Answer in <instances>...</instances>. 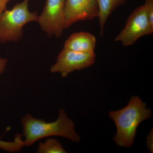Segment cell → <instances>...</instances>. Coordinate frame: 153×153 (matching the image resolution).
Instances as JSON below:
<instances>
[{"label":"cell","instance_id":"obj_10","mask_svg":"<svg viewBox=\"0 0 153 153\" xmlns=\"http://www.w3.org/2000/svg\"><path fill=\"white\" fill-rule=\"evenodd\" d=\"M37 152L38 153H66L62 145L57 140L48 138L44 143H40Z\"/></svg>","mask_w":153,"mask_h":153},{"label":"cell","instance_id":"obj_11","mask_svg":"<svg viewBox=\"0 0 153 153\" xmlns=\"http://www.w3.org/2000/svg\"><path fill=\"white\" fill-rule=\"evenodd\" d=\"M25 146L21 134H17L13 141H5L0 139V149L8 152H19Z\"/></svg>","mask_w":153,"mask_h":153},{"label":"cell","instance_id":"obj_8","mask_svg":"<svg viewBox=\"0 0 153 153\" xmlns=\"http://www.w3.org/2000/svg\"><path fill=\"white\" fill-rule=\"evenodd\" d=\"M96 39L92 34L87 32H78L72 34L65 41L64 47L75 52L94 53Z\"/></svg>","mask_w":153,"mask_h":153},{"label":"cell","instance_id":"obj_4","mask_svg":"<svg viewBox=\"0 0 153 153\" xmlns=\"http://www.w3.org/2000/svg\"><path fill=\"white\" fill-rule=\"evenodd\" d=\"M153 33L144 4L136 8L130 15L125 27L115 38L114 41L120 42L124 47L134 44L143 36Z\"/></svg>","mask_w":153,"mask_h":153},{"label":"cell","instance_id":"obj_6","mask_svg":"<svg viewBox=\"0 0 153 153\" xmlns=\"http://www.w3.org/2000/svg\"><path fill=\"white\" fill-rule=\"evenodd\" d=\"M95 58L94 53L75 52L63 47L50 71L53 73H60L62 77H66L71 72L92 66L95 63Z\"/></svg>","mask_w":153,"mask_h":153},{"label":"cell","instance_id":"obj_7","mask_svg":"<svg viewBox=\"0 0 153 153\" xmlns=\"http://www.w3.org/2000/svg\"><path fill=\"white\" fill-rule=\"evenodd\" d=\"M96 0H66L64 10L65 29L76 22L98 18Z\"/></svg>","mask_w":153,"mask_h":153},{"label":"cell","instance_id":"obj_1","mask_svg":"<svg viewBox=\"0 0 153 153\" xmlns=\"http://www.w3.org/2000/svg\"><path fill=\"white\" fill-rule=\"evenodd\" d=\"M25 146H32L38 140L51 136H60L78 142L80 137L74 128V123L68 118L66 111L59 110L57 120L52 122H47L38 119L27 114L22 120Z\"/></svg>","mask_w":153,"mask_h":153},{"label":"cell","instance_id":"obj_5","mask_svg":"<svg viewBox=\"0 0 153 153\" xmlns=\"http://www.w3.org/2000/svg\"><path fill=\"white\" fill-rule=\"evenodd\" d=\"M66 0H47L38 21L43 31L49 37L60 38L65 29L64 10Z\"/></svg>","mask_w":153,"mask_h":153},{"label":"cell","instance_id":"obj_14","mask_svg":"<svg viewBox=\"0 0 153 153\" xmlns=\"http://www.w3.org/2000/svg\"><path fill=\"white\" fill-rule=\"evenodd\" d=\"M12 0H0V16L6 10L7 4Z\"/></svg>","mask_w":153,"mask_h":153},{"label":"cell","instance_id":"obj_3","mask_svg":"<svg viewBox=\"0 0 153 153\" xmlns=\"http://www.w3.org/2000/svg\"><path fill=\"white\" fill-rule=\"evenodd\" d=\"M30 0H23L11 10H6L0 16V43L18 42L23 36L24 27L32 22H37V12L29 10Z\"/></svg>","mask_w":153,"mask_h":153},{"label":"cell","instance_id":"obj_2","mask_svg":"<svg viewBox=\"0 0 153 153\" xmlns=\"http://www.w3.org/2000/svg\"><path fill=\"white\" fill-rule=\"evenodd\" d=\"M152 111L140 97H131L128 104L123 108L109 112L110 117L114 122L117 133L114 137L117 146L129 148L133 144L137 128L140 123L150 118Z\"/></svg>","mask_w":153,"mask_h":153},{"label":"cell","instance_id":"obj_12","mask_svg":"<svg viewBox=\"0 0 153 153\" xmlns=\"http://www.w3.org/2000/svg\"><path fill=\"white\" fill-rule=\"evenodd\" d=\"M150 24L153 27V0H145L144 4Z\"/></svg>","mask_w":153,"mask_h":153},{"label":"cell","instance_id":"obj_9","mask_svg":"<svg viewBox=\"0 0 153 153\" xmlns=\"http://www.w3.org/2000/svg\"><path fill=\"white\" fill-rule=\"evenodd\" d=\"M127 0H96L99 10L100 36L104 33L105 23L114 11L125 4Z\"/></svg>","mask_w":153,"mask_h":153},{"label":"cell","instance_id":"obj_13","mask_svg":"<svg viewBox=\"0 0 153 153\" xmlns=\"http://www.w3.org/2000/svg\"><path fill=\"white\" fill-rule=\"evenodd\" d=\"M7 63L8 60L7 58L0 57V75L4 71Z\"/></svg>","mask_w":153,"mask_h":153}]
</instances>
